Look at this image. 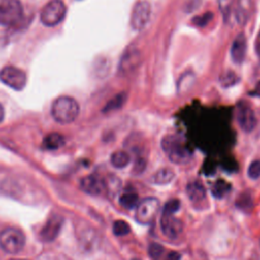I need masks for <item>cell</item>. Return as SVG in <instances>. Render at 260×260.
<instances>
[{"instance_id":"cell-14","label":"cell","mask_w":260,"mask_h":260,"mask_svg":"<svg viewBox=\"0 0 260 260\" xmlns=\"http://www.w3.org/2000/svg\"><path fill=\"white\" fill-rule=\"evenodd\" d=\"M247 51V41L244 34H239L233 41L231 47V57L236 64H242Z\"/></svg>"},{"instance_id":"cell-25","label":"cell","mask_w":260,"mask_h":260,"mask_svg":"<svg viewBox=\"0 0 260 260\" xmlns=\"http://www.w3.org/2000/svg\"><path fill=\"white\" fill-rule=\"evenodd\" d=\"M234 3L235 0H218V7L225 21H228L229 18L231 17Z\"/></svg>"},{"instance_id":"cell-34","label":"cell","mask_w":260,"mask_h":260,"mask_svg":"<svg viewBox=\"0 0 260 260\" xmlns=\"http://www.w3.org/2000/svg\"><path fill=\"white\" fill-rule=\"evenodd\" d=\"M3 118H4V110H3V107L0 104V123L2 122Z\"/></svg>"},{"instance_id":"cell-10","label":"cell","mask_w":260,"mask_h":260,"mask_svg":"<svg viewBox=\"0 0 260 260\" xmlns=\"http://www.w3.org/2000/svg\"><path fill=\"white\" fill-rule=\"evenodd\" d=\"M237 118L240 127L245 132H251L257 123L256 116L254 114L253 109L244 101H241L238 104L237 109Z\"/></svg>"},{"instance_id":"cell-24","label":"cell","mask_w":260,"mask_h":260,"mask_svg":"<svg viewBox=\"0 0 260 260\" xmlns=\"http://www.w3.org/2000/svg\"><path fill=\"white\" fill-rule=\"evenodd\" d=\"M220 84L223 87H230L235 85L238 81H239V77L236 73H234L233 71H228L225 73H223L220 78H219Z\"/></svg>"},{"instance_id":"cell-18","label":"cell","mask_w":260,"mask_h":260,"mask_svg":"<svg viewBox=\"0 0 260 260\" xmlns=\"http://www.w3.org/2000/svg\"><path fill=\"white\" fill-rule=\"evenodd\" d=\"M174 177H175V173L173 172L172 169L162 168L154 173L151 180L156 185H166L172 182Z\"/></svg>"},{"instance_id":"cell-37","label":"cell","mask_w":260,"mask_h":260,"mask_svg":"<svg viewBox=\"0 0 260 260\" xmlns=\"http://www.w3.org/2000/svg\"><path fill=\"white\" fill-rule=\"evenodd\" d=\"M132 260H140V259H138V258H135V259H132Z\"/></svg>"},{"instance_id":"cell-29","label":"cell","mask_w":260,"mask_h":260,"mask_svg":"<svg viewBox=\"0 0 260 260\" xmlns=\"http://www.w3.org/2000/svg\"><path fill=\"white\" fill-rule=\"evenodd\" d=\"M248 176L251 179H258L260 177V160H253L248 167Z\"/></svg>"},{"instance_id":"cell-3","label":"cell","mask_w":260,"mask_h":260,"mask_svg":"<svg viewBox=\"0 0 260 260\" xmlns=\"http://www.w3.org/2000/svg\"><path fill=\"white\" fill-rule=\"evenodd\" d=\"M142 62L141 52L135 46H129L121 56L118 71L123 77L134 74Z\"/></svg>"},{"instance_id":"cell-21","label":"cell","mask_w":260,"mask_h":260,"mask_svg":"<svg viewBox=\"0 0 260 260\" xmlns=\"http://www.w3.org/2000/svg\"><path fill=\"white\" fill-rule=\"evenodd\" d=\"M119 203L126 209H132L138 204V196L132 192H126L119 197Z\"/></svg>"},{"instance_id":"cell-27","label":"cell","mask_w":260,"mask_h":260,"mask_svg":"<svg viewBox=\"0 0 260 260\" xmlns=\"http://www.w3.org/2000/svg\"><path fill=\"white\" fill-rule=\"evenodd\" d=\"M179 208H180V201L178 199H171L164 206L162 213L164 214H174Z\"/></svg>"},{"instance_id":"cell-17","label":"cell","mask_w":260,"mask_h":260,"mask_svg":"<svg viewBox=\"0 0 260 260\" xmlns=\"http://www.w3.org/2000/svg\"><path fill=\"white\" fill-rule=\"evenodd\" d=\"M65 143L64 137L60 133H50L43 140V147L48 150H56Z\"/></svg>"},{"instance_id":"cell-15","label":"cell","mask_w":260,"mask_h":260,"mask_svg":"<svg viewBox=\"0 0 260 260\" xmlns=\"http://www.w3.org/2000/svg\"><path fill=\"white\" fill-rule=\"evenodd\" d=\"M252 8V0H237L234 9L235 19L239 24H245L249 19Z\"/></svg>"},{"instance_id":"cell-8","label":"cell","mask_w":260,"mask_h":260,"mask_svg":"<svg viewBox=\"0 0 260 260\" xmlns=\"http://www.w3.org/2000/svg\"><path fill=\"white\" fill-rule=\"evenodd\" d=\"M150 17H151L150 3L146 0L138 1L132 10L131 19H130L131 27L137 31L144 29L148 24Z\"/></svg>"},{"instance_id":"cell-11","label":"cell","mask_w":260,"mask_h":260,"mask_svg":"<svg viewBox=\"0 0 260 260\" xmlns=\"http://www.w3.org/2000/svg\"><path fill=\"white\" fill-rule=\"evenodd\" d=\"M160 230L162 234L170 239L178 238L183 231L182 221L175 217L174 214H161Z\"/></svg>"},{"instance_id":"cell-7","label":"cell","mask_w":260,"mask_h":260,"mask_svg":"<svg viewBox=\"0 0 260 260\" xmlns=\"http://www.w3.org/2000/svg\"><path fill=\"white\" fill-rule=\"evenodd\" d=\"M158 209L159 201L154 197H146L138 202L135 211V218L140 223H150L157 215Z\"/></svg>"},{"instance_id":"cell-32","label":"cell","mask_w":260,"mask_h":260,"mask_svg":"<svg viewBox=\"0 0 260 260\" xmlns=\"http://www.w3.org/2000/svg\"><path fill=\"white\" fill-rule=\"evenodd\" d=\"M199 3H200V0H190V1L186 4L187 10H188V11H192L193 9H195V8L199 5Z\"/></svg>"},{"instance_id":"cell-38","label":"cell","mask_w":260,"mask_h":260,"mask_svg":"<svg viewBox=\"0 0 260 260\" xmlns=\"http://www.w3.org/2000/svg\"><path fill=\"white\" fill-rule=\"evenodd\" d=\"M12 260H16V259H12ZM17 260H20V259H17Z\"/></svg>"},{"instance_id":"cell-30","label":"cell","mask_w":260,"mask_h":260,"mask_svg":"<svg viewBox=\"0 0 260 260\" xmlns=\"http://www.w3.org/2000/svg\"><path fill=\"white\" fill-rule=\"evenodd\" d=\"M213 14L211 12H207V13H204L202 15H199V16H196L193 18V22L198 25V26H204L207 24V22L209 20H211Z\"/></svg>"},{"instance_id":"cell-5","label":"cell","mask_w":260,"mask_h":260,"mask_svg":"<svg viewBox=\"0 0 260 260\" xmlns=\"http://www.w3.org/2000/svg\"><path fill=\"white\" fill-rule=\"evenodd\" d=\"M66 14V6L62 0H51L42 9L40 18L47 26H54L62 21Z\"/></svg>"},{"instance_id":"cell-35","label":"cell","mask_w":260,"mask_h":260,"mask_svg":"<svg viewBox=\"0 0 260 260\" xmlns=\"http://www.w3.org/2000/svg\"><path fill=\"white\" fill-rule=\"evenodd\" d=\"M256 51H257V54H258V56L260 58V42L256 43Z\"/></svg>"},{"instance_id":"cell-13","label":"cell","mask_w":260,"mask_h":260,"mask_svg":"<svg viewBox=\"0 0 260 260\" xmlns=\"http://www.w3.org/2000/svg\"><path fill=\"white\" fill-rule=\"evenodd\" d=\"M63 219L59 215H53L49 217L46 224L43 226L41 231V237L44 241H53L59 234L60 229L62 226Z\"/></svg>"},{"instance_id":"cell-9","label":"cell","mask_w":260,"mask_h":260,"mask_svg":"<svg viewBox=\"0 0 260 260\" xmlns=\"http://www.w3.org/2000/svg\"><path fill=\"white\" fill-rule=\"evenodd\" d=\"M0 80L7 86L20 90L26 83L25 73L13 66H6L0 72Z\"/></svg>"},{"instance_id":"cell-2","label":"cell","mask_w":260,"mask_h":260,"mask_svg":"<svg viewBox=\"0 0 260 260\" xmlns=\"http://www.w3.org/2000/svg\"><path fill=\"white\" fill-rule=\"evenodd\" d=\"M51 113L57 122L67 124L76 119L79 113V106L73 98L62 95L57 98L52 104Z\"/></svg>"},{"instance_id":"cell-28","label":"cell","mask_w":260,"mask_h":260,"mask_svg":"<svg viewBox=\"0 0 260 260\" xmlns=\"http://www.w3.org/2000/svg\"><path fill=\"white\" fill-rule=\"evenodd\" d=\"M165 252V248L157 243H151L148 247V254L150 257L156 259L159 258Z\"/></svg>"},{"instance_id":"cell-36","label":"cell","mask_w":260,"mask_h":260,"mask_svg":"<svg viewBox=\"0 0 260 260\" xmlns=\"http://www.w3.org/2000/svg\"><path fill=\"white\" fill-rule=\"evenodd\" d=\"M257 42H260V32H259V38H258V41Z\"/></svg>"},{"instance_id":"cell-20","label":"cell","mask_w":260,"mask_h":260,"mask_svg":"<svg viewBox=\"0 0 260 260\" xmlns=\"http://www.w3.org/2000/svg\"><path fill=\"white\" fill-rule=\"evenodd\" d=\"M130 162V155L123 150L115 151L111 155V164L117 169H123Z\"/></svg>"},{"instance_id":"cell-22","label":"cell","mask_w":260,"mask_h":260,"mask_svg":"<svg viewBox=\"0 0 260 260\" xmlns=\"http://www.w3.org/2000/svg\"><path fill=\"white\" fill-rule=\"evenodd\" d=\"M195 81V75L192 72L184 73L178 81V90L179 92H185L191 88Z\"/></svg>"},{"instance_id":"cell-31","label":"cell","mask_w":260,"mask_h":260,"mask_svg":"<svg viewBox=\"0 0 260 260\" xmlns=\"http://www.w3.org/2000/svg\"><path fill=\"white\" fill-rule=\"evenodd\" d=\"M180 259H181V254L176 251L170 252L166 257V260H180Z\"/></svg>"},{"instance_id":"cell-33","label":"cell","mask_w":260,"mask_h":260,"mask_svg":"<svg viewBox=\"0 0 260 260\" xmlns=\"http://www.w3.org/2000/svg\"><path fill=\"white\" fill-rule=\"evenodd\" d=\"M250 94H251V95H254V96H258V98H260V80L256 83L254 90H253Z\"/></svg>"},{"instance_id":"cell-12","label":"cell","mask_w":260,"mask_h":260,"mask_svg":"<svg viewBox=\"0 0 260 260\" xmlns=\"http://www.w3.org/2000/svg\"><path fill=\"white\" fill-rule=\"evenodd\" d=\"M80 188L87 194L101 195L107 190L106 180L99 175H88L81 179Z\"/></svg>"},{"instance_id":"cell-26","label":"cell","mask_w":260,"mask_h":260,"mask_svg":"<svg viewBox=\"0 0 260 260\" xmlns=\"http://www.w3.org/2000/svg\"><path fill=\"white\" fill-rule=\"evenodd\" d=\"M130 232V225L125 221V220H122V219H119V220H116L113 224V233L116 235V236H126L127 234H129Z\"/></svg>"},{"instance_id":"cell-6","label":"cell","mask_w":260,"mask_h":260,"mask_svg":"<svg viewBox=\"0 0 260 260\" xmlns=\"http://www.w3.org/2000/svg\"><path fill=\"white\" fill-rule=\"evenodd\" d=\"M22 5L18 0H0V24L13 25L22 17Z\"/></svg>"},{"instance_id":"cell-4","label":"cell","mask_w":260,"mask_h":260,"mask_svg":"<svg viewBox=\"0 0 260 260\" xmlns=\"http://www.w3.org/2000/svg\"><path fill=\"white\" fill-rule=\"evenodd\" d=\"M24 241V235L18 229L7 228L0 233V246L7 253L15 254L21 251Z\"/></svg>"},{"instance_id":"cell-19","label":"cell","mask_w":260,"mask_h":260,"mask_svg":"<svg viewBox=\"0 0 260 260\" xmlns=\"http://www.w3.org/2000/svg\"><path fill=\"white\" fill-rule=\"evenodd\" d=\"M127 100V94L125 92H120L118 94H116L113 99H111L107 105L104 107L103 112L104 113H109V112H113L116 110H119L120 108L123 107V105L125 104Z\"/></svg>"},{"instance_id":"cell-1","label":"cell","mask_w":260,"mask_h":260,"mask_svg":"<svg viewBox=\"0 0 260 260\" xmlns=\"http://www.w3.org/2000/svg\"><path fill=\"white\" fill-rule=\"evenodd\" d=\"M160 145L171 161L178 165H183L191 160L192 153L183 143L180 137L173 134H168L162 137Z\"/></svg>"},{"instance_id":"cell-23","label":"cell","mask_w":260,"mask_h":260,"mask_svg":"<svg viewBox=\"0 0 260 260\" xmlns=\"http://www.w3.org/2000/svg\"><path fill=\"white\" fill-rule=\"evenodd\" d=\"M231 190V185L223 181V180H217L212 189H211V192H212V195L216 198H222L223 196H225L228 194V192Z\"/></svg>"},{"instance_id":"cell-16","label":"cell","mask_w":260,"mask_h":260,"mask_svg":"<svg viewBox=\"0 0 260 260\" xmlns=\"http://www.w3.org/2000/svg\"><path fill=\"white\" fill-rule=\"evenodd\" d=\"M186 190H187V195H188L189 199L194 203L201 202L202 200L205 199V196H206L205 188L201 183H199L197 181L189 183L187 185Z\"/></svg>"}]
</instances>
